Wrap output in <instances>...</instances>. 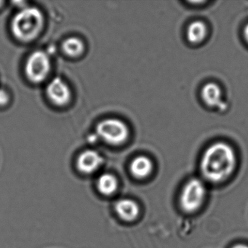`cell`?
<instances>
[{
	"label": "cell",
	"mask_w": 248,
	"mask_h": 248,
	"mask_svg": "<svg viewBox=\"0 0 248 248\" xmlns=\"http://www.w3.org/2000/svg\"><path fill=\"white\" fill-rule=\"evenodd\" d=\"M207 34V28L204 23L197 21L193 23L188 27L187 37L192 43H199L204 40Z\"/></svg>",
	"instance_id": "7c38bea8"
},
{
	"label": "cell",
	"mask_w": 248,
	"mask_h": 248,
	"mask_svg": "<svg viewBox=\"0 0 248 248\" xmlns=\"http://www.w3.org/2000/svg\"><path fill=\"white\" fill-rule=\"evenodd\" d=\"M245 37L248 42V25H247L245 29Z\"/></svg>",
	"instance_id": "2e32d148"
},
{
	"label": "cell",
	"mask_w": 248,
	"mask_h": 248,
	"mask_svg": "<svg viewBox=\"0 0 248 248\" xmlns=\"http://www.w3.org/2000/svg\"><path fill=\"white\" fill-rule=\"evenodd\" d=\"M202 96L204 102L210 107H217L221 110L226 109V105L221 101V91L216 84L206 85L202 89Z\"/></svg>",
	"instance_id": "ba28073f"
},
{
	"label": "cell",
	"mask_w": 248,
	"mask_h": 248,
	"mask_svg": "<svg viewBox=\"0 0 248 248\" xmlns=\"http://www.w3.org/2000/svg\"><path fill=\"white\" fill-rule=\"evenodd\" d=\"M232 248H248V245H243V244H238L232 247Z\"/></svg>",
	"instance_id": "9a60e30c"
},
{
	"label": "cell",
	"mask_w": 248,
	"mask_h": 248,
	"mask_svg": "<svg viewBox=\"0 0 248 248\" xmlns=\"http://www.w3.org/2000/svg\"><path fill=\"white\" fill-rule=\"evenodd\" d=\"M103 158L98 152L87 150L79 155L78 167L84 173H92L96 171L103 164Z\"/></svg>",
	"instance_id": "52a82bcc"
},
{
	"label": "cell",
	"mask_w": 248,
	"mask_h": 248,
	"mask_svg": "<svg viewBox=\"0 0 248 248\" xmlns=\"http://www.w3.org/2000/svg\"><path fill=\"white\" fill-rule=\"evenodd\" d=\"M97 133L107 143L119 145L124 143L128 137L127 125L117 119H107L97 125Z\"/></svg>",
	"instance_id": "277c9868"
},
{
	"label": "cell",
	"mask_w": 248,
	"mask_h": 248,
	"mask_svg": "<svg viewBox=\"0 0 248 248\" xmlns=\"http://www.w3.org/2000/svg\"><path fill=\"white\" fill-rule=\"evenodd\" d=\"M63 49L66 54L75 57L83 52L84 44L79 39L71 37L63 43Z\"/></svg>",
	"instance_id": "4fadbf2b"
},
{
	"label": "cell",
	"mask_w": 248,
	"mask_h": 248,
	"mask_svg": "<svg viewBox=\"0 0 248 248\" xmlns=\"http://www.w3.org/2000/svg\"><path fill=\"white\" fill-rule=\"evenodd\" d=\"M97 186L100 192L104 195H111L117 190L118 182L115 177L111 174H103L98 178Z\"/></svg>",
	"instance_id": "8fae6325"
},
{
	"label": "cell",
	"mask_w": 248,
	"mask_h": 248,
	"mask_svg": "<svg viewBox=\"0 0 248 248\" xmlns=\"http://www.w3.org/2000/svg\"><path fill=\"white\" fill-rule=\"evenodd\" d=\"M50 59L46 53L36 51L29 58L26 65V74L31 82L38 83L46 79L50 72Z\"/></svg>",
	"instance_id": "5b68a950"
},
{
	"label": "cell",
	"mask_w": 248,
	"mask_h": 248,
	"mask_svg": "<svg viewBox=\"0 0 248 248\" xmlns=\"http://www.w3.org/2000/svg\"><path fill=\"white\" fill-rule=\"evenodd\" d=\"M46 91L49 98L56 105H65L70 100V89L60 78H54L47 85Z\"/></svg>",
	"instance_id": "8992f818"
},
{
	"label": "cell",
	"mask_w": 248,
	"mask_h": 248,
	"mask_svg": "<svg viewBox=\"0 0 248 248\" xmlns=\"http://www.w3.org/2000/svg\"><path fill=\"white\" fill-rule=\"evenodd\" d=\"M2 4H3V2H2V1H0V7H1V5H2Z\"/></svg>",
	"instance_id": "e0dca14e"
},
{
	"label": "cell",
	"mask_w": 248,
	"mask_h": 248,
	"mask_svg": "<svg viewBox=\"0 0 248 248\" xmlns=\"http://www.w3.org/2000/svg\"><path fill=\"white\" fill-rule=\"evenodd\" d=\"M205 186L197 178L190 180L183 189L180 202L184 211L192 213L200 208L205 197Z\"/></svg>",
	"instance_id": "3957f363"
},
{
	"label": "cell",
	"mask_w": 248,
	"mask_h": 248,
	"mask_svg": "<svg viewBox=\"0 0 248 248\" xmlns=\"http://www.w3.org/2000/svg\"><path fill=\"white\" fill-rule=\"evenodd\" d=\"M44 17L40 10L34 7L24 8L14 17L12 31L14 36L24 42L34 40L43 30Z\"/></svg>",
	"instance_id": "7a4b0ae2"
},
{
	"label": "cell",
	"mask_w": 248,
	"mask_h": 248,
	"mask_svg": "<svg viewBox=\"0 0 248 248\" xmlns=\"http://www.w3.org/2000/svg\"><path fill=\"white\" fill-rule=\"evenodd\" d=\"M9 101V96L6 91L0 89V106L5 105Z\"/></svg>",
	"instance_id": "5bb4252c"
},
{
	"label": "cell",
	"mask_w": 248,
	"mask_h": 248,
	"mask_svg": "<svg viewBox=\"0 0 248 248\" xmlns=\"http://www.w3.org/2000/svg\"><path fill=\"white\" fill-rule=\"evenodd\" d=\"M153 165L152 161L146 156H138L133 159L130 165V171L136 178H143L147 177L152 171Z\"/></svg>",
	"instance_id": "30bf717a"
},
{
	"label": "cell",
	"mask_w": 248,
	"mask_h": 248,
	"mask_svg": "<svg viewBox=\"0 0 248 248\" xmlns=\"http://www.w3.org/2000/svg\"><path fill=\"white\" fill-rule=\"evenodd\" d=\"M236 167L233 149L223 143L212 145L203 155L201 170L206 179L217 183L226 179Z\"/></svg>",
	"instance_id": "6da1fadb"
},
{
	"label": "cell",
	"mask_w": 248,
	"mask_h": 248,
	"mask_svg": "<svg viewBox=\"0 0 248 248\" xmlns=\"http://www.w3.org/2000/svg\"><path fill=\"white\" fill-rule=\"evenodd\" d=\"M115 210L119 216L126 221L135 220L139 214V207L137 203L128 199L117 202L115 204Z\"/></svg>",
	"instance_id": "9c48e42d"
}]
</instances>
